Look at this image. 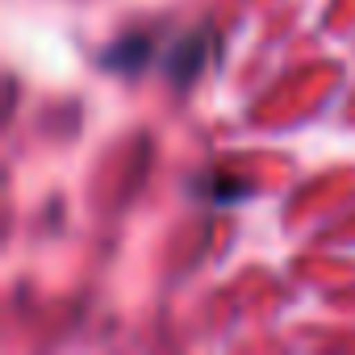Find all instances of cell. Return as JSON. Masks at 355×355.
I'll use <instances>...</instances> for the list:
<instances>
[{
  "label": "cell",
  "mask_w": 355,
  "mask_h": 355,
  "mask_svg": "<svg viewBox=\"0 0 355 355\" xmlns=\"http://www.w3.org/2000/svg\"><path fill=\"white\" fill-rule=\"evenodd\" d=\"M150 55H155V38L150 34H125V38H117V42H109L101 51V63L109 71H138V67H146Z\"/></svg>",
  "instance_id": "2"
},
{
  "label": "cell",
  "mask_w": 355,
  "mask_h": 355,
  "mask_svg": "<svg viewBox=\"0 0 355 355\" xmlns=\"http://www.w3.org/2000/svg\"><path fill=\"white\" fill-rule=\"evenodd\" d=\"M209 46H214V34L205 30H197V34H189V38H180L171 46V55H167V71H171V80L175 84H193L197 80V71L205 67V55H209Z\"/></svg>",
  "instance_id": "1"
}]
</instances>
